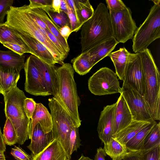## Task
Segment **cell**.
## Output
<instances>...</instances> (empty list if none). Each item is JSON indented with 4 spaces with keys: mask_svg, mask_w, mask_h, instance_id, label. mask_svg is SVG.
I'll use <instances>...</instances> for the list:
<instances>
[{
    "mask_svg": "<svg viewBox=\"0 0 160 160\" xmlns=\"http://www.w3.org/2000/svg\"><path fill=\"white\" fill-rule=\"evenodd\" d=\"M4 23L15 30L36 38L46 47L58 64L62 65L64 63V58L49 39L45 30L33 21L23 6L10 7Z\"/></svg>",
    "mask_w": 160,
    "mask_h": 160,
    "instance_id": "6da1fadb",
    "label": "cell"
},
{
    "mask_svg": "<svg viewBox=\"0 0 160 160\" xmlns=\"http://www.w3.org/2000/svg\"><path fill=\"white\" fill-rule=\"evenodd\" d=\"M81 29V52L113 37L109 12L104 4L101 2L98 4L92 17Z\"/></svg>",
    "mask_w": 160,
    "mask_h": 160,
    "instance_id": "7a4b0ae2",
    "label": "cell"
},
{
    "mask_svg": "<svg viewBox=\"0 0 160 160\" xmlns=\"http://www.w3.org/2000/svg\"><path fill=\"white\" fill-rule=\"evenodd\" d=\"M144 76L143 97L155 120L160 119V74L150 50L139 52Z\"/></svg>",
    "mask_w": 160,
    "mask_h": 160,
    "instance_id": "3957f363",
    "label": "cell"
},
{
    "mask_svg": "<svg viewBox=\"0 0 160 160\" xmlns=\"http://www.w3.org/2000/svg\"><path fill=\"white\" fill-rule=\"evenodd\" d=\"M4 112L6 118L11 122L17 137V143L23 144L31 139V119L27 116L24 108V100L27 98L24 92L17 86L3 95Z\"/></svg>",
    "mask_w": 160,
    "mask_h": 160,
    "instance_id": "277c9868",
    "label": "cell"
},
{
    "mask_svg": "<svg viewBox=\"0 0 160 160\" xmlns=\"http://www.w3.org/2000/svg\"><path fill=\"white\" fill-rule=\"evenodd\" d=\"M59 82V98L57 100L65 109L77 126L81 125L78 108L81 103L74 79V70L71 64L64 63L57 68Z\"/></svg>",
    "mask_w": 160,
    "mask_h": 160,
    "instance_id": "5b68a950",
    "label": "cell"
},
{
    "mask_svg": "<svg viewBox=\"0 0 160 160\" xmlns=\"http://www.w3.org/2000/svg\"><path fill=\"white\" fill-rule=\"evenodd\" d=\"M48 100L52 124V131L54 138L60 143L70 160V134L73 127H78L67 111L55 98Z\"/></svg>",
    "mask_w": 160,
    "mask_h": 160,
    "instance_id": "8992f818",
    "label": "cell"
},
{
    "mask_svg": "<svg viewBox=\"0 0 160 160\" xmlns=\"http://www.w3.org/2000/svg\"><path fill=\"white\" fill-rule=\"evenodd\" d=\"M154 3L147 18L138 28L132 38V49L135 53L147 48L153 41L160 38V1Z\"/></svg>",
    "mask_w": 160,
    "mask_h": 160,
    "instance_id": "52a82bcc",
    "label": "cell"
},
{
    "mask_svg": "<svg viewBox=\"0 0 160 160\" xmlns=\"http://www.w3.org/2000/svg\"><path fill=\"white\" fill-rule=\"evenodd\" d=\"M118 76L110 68H100L88 80V88L94 95L102 96L120 93L121 88Z\"/></svg>",
    "mask_w": 160,
    "mask_h": 160,
    "instance_id": "ba28073f",
    "label": "cell"
},
{
    "mask_svg": "<svg viewBox=\"0 0 160 160\" xmlns=\"http://www.w3.org/2000/svg\"><path fill=\"white\" fill-rule=\"evenodd\" d=\"M112 30L113 37L119 42L125 43L132 39L138 28L133 19L130 9L116 12H109Z\"/></svg>",
    "mask_w": 160,
    "mask_h": 160,
    "instance_id": "9c48e42d",
    "label": "cell"
},
{
    "mask_svg": "<svg viewBox=\"0 0 160 160\" xmlns=\"http://www.w3.org/2000/svg\"><path fill=\"white\" fill-rule=\"evenodd\" d=\"M122 87L131 88L143 96L144 76L139 52L130 53Z\"/></svg>",
    "mask_w": 160,
    "mask_h": 160,
    "instance_id": "30bf717a",
    "label": "cell"
},
{
    "mask_svg": "<svg viewBox=\"0 0 160 160\" xmlns=\"http://www.w3.org/2000/svg\"><path fill=\"white\" fill-rule=\"evenodd\" d=\"M120 93L127 103L133 120L149 122L155 121L143 96L132 89L123 87Z\"/></svg>",
    "mask_w": 160,
    "mask_h": 160,
    "instance_id": "8fae6325",
    "label": "cell"
},
{
    "mask_svg": "<svg viewBox=\"0 0 160 160\" xmlns=\"http://www.w3.org/2000/svg\"><path fill=\"white\" fill-rule=\"evenodd\" d=\"M24 69L25 75V91L35 96H46L50 95L32 55L27 59Z\"/></svg>",
    "mask_w": 160,
    "mask_h": 160,
    "instance_id": "7c38bea8",
    "label": "cell"
},
{
    "mask_svg": "<svg viewBox=\"0 0 160 160\" xmlns=\"http://www.w3.org/2000/svg\"><path fill=\"white\" fill-rule=\"evenodd\" d=\"M32 57L40 71L46 89L50 95L57 100L59 98V82L57 72V67L55 64H48L36 56Z\"/></svg>",
    "mask_w": 160,
    "mask_h": 160,
    "instance_id": "4fadbf2b",
    "label": "cell"
},
{
    "mask_svg": "<svg viewBox=\"0 0 160 160\" xmlns=\"http://www.w3.org/2000/svg\"><path fill=\"white\" fill-rule=\"evenodd\" d=\"M116 103L105 107L101 112L97 128L99 138L104 144L113 137Z\"/></svg>",
    "mask_w": 160,
    "mask_h": 160,
    "instance_id": "5bb4252c",
    "label": "cell"
},
{
    "mask_svg": "<svg viewBox=\"0 0 160 160\" xmlns=\"http://www.w3.org/2000/svg\"><path fill=\"white\" fill-rule=\"evenodd\" d=\"M15 31L28 47L32 55L48 64H55L58 63L53 55L40 42L28 34Z\"/></svg>",
    "mask_w": 160,
    "mask_h": 160,
    "instance_id": "9a60e30c",
    "label": "cell"
},
{
    "mask_svg": "<svg viewBox=\"0 0 160 160\" xmlns=\"http://www.w3.org/2000/svg\"><path fill=\"white\" fill-rule=\"evenodd\" d=\"M30 139V143L27 148L31 152L33 157L42 151L55 138L52 131L45 133L38 124L34 129Z\"/></svg>",
    "mask_w": 160,
    "mask_h": 160,
    "instance_id": "2e32d148",
    "label": "cell"
},
{
    "mask_svg": "<svg viewBox=\"0 0 160 160\" xmlns=\"http://www.w3.org/2000/svg\"><path fill=\"white\" fill-rule=\"evenodd\" d=\"M116 103L113 136L128 126L133 120L130 111L121 94Z\"/></svg>",
    "mask_w": 160,
    "mask_h": 160,
    "instance_id": "e0dca14e",
    "label": "cell"
},
{
    "mask_svg": "<svg viewBox=\"0 0 160 160\" xmlns=\"http://www.w3.org/2000/svg\"><path fill=\"white\" fill-rule=\"evenodd\" d=\"M39 124L45 133L52 131V124L50 113L47 108L41 103H37L36 107L31 118V136L35 126Z\"/></svg>",
    "mask_w": 160,
    "mask_h": 160,
    "instance_id": "ac0fdd59",
    "label": "cell"
},
{
    "mask_svg": "<svg viewBox=\"0 0 160 160\" xmlns=\"http://www.w3.org/2000/svg\"><path fill=\"white\" fill-rule=\"evenodd\" d=\"M31 160H70L59 142L55 139Z\"/></svg>",
    "mask_w": 160,
    "mask_h": 160,
    "instance_id": "d6986e66",
    "label": "cell"
},
{
    "mask_svg": "<svg viewBox=\"0 0 160 160\" xmlns=\"http://www.w3.org/2000/svg\"><path fill=\"white\" fill-rule=\"evenodd\" d=\"M119 43L112 37L98 44L87 52L95 65L105 57L108 56Z\"/></svg>",
    "mask_w": 160,
    "mask_h": 160,
    "instance_id": "ffe728a7",
    "label": "cell"
},
{
    "mask_svg": "<svg viewBox=\"0 0 160 160\" xmlns=\"http://www.w3.org/2000/svg\"><path fill=\"white\" fill-rule=\"evenodd\" d=\"M29 10L38 16L46 24L49 31L56 38L60 43L63 48L68 54L70 48L68 42L61 35L59 28L51 19L44 10L42 8H30L28 5Z\"/></svg>",
    "mask_w": 160,
    "mask_h": 160,
    "instance_id": "44dd1931",
    "label": "cell"
},
{
    "mask_svg": "<svg viewBox=\"0 0 160 160\" xmlns=\"http://www.w3.org/2000/svg\"><path fill=\"white\" fill-rule=\"evenodd\" d=\"M25 56L20 55L12 51L0 50V69L11 68L20 72L24 68Z\"/></svg>",
    "mask_w": 160,
    "mask_h": 160,
    "instance_id": "7402d4cb",
    "label": "cell"
},
{
    "mask_svg": "<svg viewBox=\"0 0 160 160\" xmlns=\"http://www.w3.org/2000/svg\"><path fill=\"white\" fill-rule=\"evenodd\" d=\"M130 53L125 48L123 47L111 52L108 56L114 64L118 77L123 81L125 78Z\"/></svg>",
    "mask_w": 160,
    "mask_h": 160,
    "instance_id": "603a6c76",
    "label": "cell"
},
{
    "mask_svg": "<svg viewBox=\"0 0 160 160\" xmlns=\"http://www.w3.org/2000/svg\"><path fill=\"white\" fill-rule=\"evenodd\" d=\"M20 77V72L14 68L0 69V93L4 95L17 86Z\"/></svg>",
    "mask_w": 160,
    "mask_h": 160,
    "instance_id": "cb8c5ba5",
    "label": "cell"
},
{
    "mask_svg": "<svg viewBox=\"0 0 160 160\" xmlns=\"http://www.w3.org/2000/svg\"><path fill=\"white\" fill-rule=\"evenodd\" d=\"M151 122L133 120L128 126L114 135L113 137L120 143L125 146L127 142L139 131Z\"/></svg>",
    "mask_w": 160,
    "mask_h": 160,
    "instance_id": "d4e9b609",
    "label": "cell"
},
{
    "mask_svg": "<svg viewBox=\"0 0 160 160\" xmlns=\"http://www.w3.org/2000/svg\"><path fill=\"white\" fill-rule=\"evenodd\" d=\"M77 20L76 32L93 15L94 10L88 0H74Z\"/></svg>",
    "mask_w": 160,
    "mask_h": 160,
    "instance_id": "484cf974",
    "label": "cell"
},
{
    "mask_svg": "<svg viewBox=\"0 0 160 160\" xmlns=\"http://www.w3.org/2000/svg\"><path fill=\"white\" fill-rule=\"evenodd\" d=\"M107 155L112 160H118L125 158L129 155L136 152L129 151L125 145L118 141L113 137L106 144L103 148Z\"/></svg>",
    "mask_w": 160,
    "mask_h": 160,
    "instance_id": "4316f807",
    "label": "cell"
},
{
    "mask_svg": "<svg viewBox=\"0 0 160 160\" xmlns=\"http://www.w3.org/2000/svg\"><path fill=\"white\" fill-rule=\"evenodd\" d=\"M156 122V121H152L139 131L125 145L127 149L134 152L142 151L144 139Z\"/></svg>",
    "mask_w": 160,
    "mask_h": 160,
    "instance_id": "83f0119b",
    "label": "cell"
},
{
    "mask_svg": "<svg viewBox=\"0 0 160 160\" xmlns=\"http://www.w3.org/2000/svg\"><path fill=\"white\" fill-rule=\"evenodd\" d=\"M74 71L80 75L89 72L94 65L93 61L87 52H81L71 60Z\"/></svg>",
    "mask_w": 160,
    "mask_h": 160,
    "instance_id": "f1b7e54d",
    "label": "cell"
},
{
    "mask_svg": "<svg viewBox=\"0 0 160 160\" xmlns=\"http://www.w3.org/2000/svg\"><path fill=\"white\" fill-rule=\"evenodd\" d=\"M0 42L2 44L11 43L21 45H26L16 31L4 23L0 24Z\"/></svg>",
    "mask_w": 160,
    "mask_h": 160,
    "instance_id": "f546056e",
    "label": "cell"
},
{
    "mask_svg": "<svg viewBox=\"0 0 160 160\" xmlns=\"http://www.w3.org/2000/svg\"><path fill=\"white\" fill-rule=\"evenodd\" d=\"M160 145V123L156 122L146 136L143 142V150L145 152Z\"/></svg>",
    "mask_w": 160,
    "mask_h": 160,
    "instance_id": "4dcf8cb0",
    "label": "cell"
},
{
    "mask_svg": "<svg viewBox=\"0 0 160 160\" xmlns=\"http://www.w3.org/2000/svg\"><path fill=\"white\" fill-rule=\"evenodd\" d=\"M51 19L59 28L65 25L70 26L69 19L67 14L60 11V13L55 12L52 8L43 9Z\"/></svg>",
    "mask_w": 160,
    "mask_h": 160,
    "instance_id": "1f68e13d",
    "label": "cell"
},
{
    "mask_svg": "<svg viewBox=\"0 0 160 160\" xmlns=\"http://www.w3.org/2000/svg\"><path fill=\"white\" fill-rule=\"evenodd\" d=\"M5 144L9 146L17 142V135L14 127L10 120L6 118L3 134Z\"/></svg>",
    "mask_w": 160,
    "mask_h": 160,
    "instance_id": "d6a6232c",
    "label": "cell"
},
{
    "mask_svg": "<svg viewBox=\"0 0 160 160\" xmlns=\"http://www.w3.org/2000/svg\"><path fill=\"white\" fill-rule=\"evenodd\" d=\"M79 133V128L76 126L73 127L71 132L69 138V152L71 155L75 151H77L81 144Z\"/></svg>",
    "mask_w": 160,
    "mask_h": 160,
    "instance_id": "836d02e7",
    "label": "cell"
},
{
    "mask_svg": "<svg viewBox=\"0 0 160 160\" xmlns=\"http://www.w3.org/2000/svg\"><path fill=\"white\" fill-rule=\"evenodd\" d=\"M2 44L11 51L21 55H22L26 53L31 54V52L27 45H21L11 43H6Z\"/></svg>",
    "mask_w": 160,
    "mask_h": 160,
    "instance_id": "e575fe53",
    "label": "cell"
},
{
    "mask_svg": "<svg viewBox=\"0 0 160 160\" xmlns=\"http://www.w3.org/2000/svg\"><path fill=\"white\" fill-rule=\"evenodd\" d=\"M106 2L109 12H116L122 11L127 7L121 0H107Z\"/></svg>",
    "mask_w": 160,
    "mask_h": 160,
    "instance_id": "d590c367",
    "label": "cell"
},
{
    "mask_svg": "<svg viewBox=\"0 0 160 160\" xmlns=\"http://www.w3.org/2000/svg\"><path fill=\"white\" fill-rule=\"evenodd\" d=\"M11 154L16 160H31L32 156L19 147L15 146L11 149Z\"/></svg>",
    "mask_w": 160,
    "mask_h": 160,
    "instance_id": "8d00e7d4",
    "label": "cell"
},
{
    "mask_svg": "<svg viewBox=\"0 0 160 160\" xmlns=\"http://www.w3.org/2000/svg\"><path fill=\"white\" fill-rule=\"evenodd\" d=\"M36 103L32 98H26L24 101V108L25 112L29 119L32 117L36 107Z\"/></svg>",
    "mask_w": 160,
    "mask_h": 160,
    "instance_id": "74e56055",
    "label": "cell"
},
{
    "mask_svg": "<svg viewBox=\"0 0 160 160\" xmlns=\"http://www.w3.org/2000/svg\"><path fill=\"white\" fill-rule=\"evenodd\" d=\"M142 154L144 160H160V145Z\"/></svg>",
    "mask_w": 160,
    "mask_h": 160,
    "instance_id": "f35d334b",
    "label": "cell"
},
{
    "mask_svg": "<svg viewBox=\"0 0 160 160\" xmlns=\"http://www.w3.org/2000/svg\"><path fill=\"white\" fill-rule=\"evenodd\" d=\"M13 2V0H0V24L4 23L5 17Z\"/></svg>",
    "mask_w": 160,
    "mask_h": 160,
    "instance_id": "ab89813d",
    "label": "cell"
},
{
    "mask_svg": "<svg viewBox=\"0 0 160 160\" xmlns=\"http://www.w3.org/2000/svg\"><path fill=\"white\" fill-rule=\"evenodd\" d=\"M28 6L30 8H52V0H30Z\"/></svg>",
    "mask_w": 160,
    "mask_h": 160,
    "instance_id": "60d3db41",
    "label": "cell"
},
{
    "mask_svg": "<svg viewBox=\"0 0 160 160\" xmlns=\"http://www.w3.org/2000/svg\"><path fill=\"white\" fill-rule=\"evenodd\" d=\"M67 14L69 19L72 33L76 32L77 27V18L76 15L68 4Z\"/></svg>",
    "mask_w": 160,
    "mask_h": 160,
    "instance_id": "b9f144b4",
    "label": "cell"
},
{
    "mask_svg": "<svg viewBox=\"0 0 160 160\" xmlns=\"http://www.w3.org/2000/svg\"><path fill=\"white\" fill-rule=\"evenodd\" d=\"M59 32L61 35L67 41L68 37L72 33L70 26L65 25L59 28Z\"/></svg>",
    "mask_w": 160,
    "mask_h": 160,
    "instance_id": "7bdbcfd3",
    "label": "cell"
},
{
    "mask_svg": "<svg viewBox=\"0 0 160 160\" xmlns=\"http://www.w3.org/2000/svg\"><path fill=\"white\" fill-rule=\"evenodd\" d=\"M107 155L104 149L100 147L97 149L94 160H105V158Z\"/></svg>",
    "mask_w": 160,
    "mask_h": 160,
    "instance_id": "ee69618b",
    "label": "cell"
},
{
    "mask_svg": "<svg viewBox=\"0 0 160 160\" xmlns=\"http://www.w3.org/2000/svg\"><path fill=\"white\" fill-rule=\"evenodd\" d=\"M125 158L126 160H144L142 151L132 153Z\"/></svg>",
    "mask_w": 160,
    "mask_h": 160,
    "instance_id": "f6af8a7d",
    "label": "cell"
},
{
    "mask_svg": "<svg viewBox=\"0 0 160 160\" xmlns=\"http://www.w3.org/2000/svg\"><path fill=\"white\" fill-rule=\"evenodd\" d=\"M61 0H52V8L55 12L60 13Z\"/></svg>",
    "mask_w": 160,
    "mask_h": 160,
    "instance_id": "bcb514c9",
    "label": "cell"
},
{
    "mask_svg": "<svg viewBox=\"0 0 160 160\" xmlns=\"http://www.w3.org/2000/svg\"><path fill=\"white\" fill-rule=\"evenodd\" d=\"M6 150V145L5 143L3 134H2L0 127V151L5 152Z\"/></svg>",
    "mask_w": 160,
    "mask_h": 160,
    "instance_id": "7dc6e473",
    "label": "cell"
},
{
    "mask_svg": "<svg viewBox=\"0 0 160 160\" xmlns=\"http://www.w3.org/2000/svg\"><path fill=\"white\" fill-rule=\"evenodd\" d=\"M60 11L67 13V4L66 0H61Z\"/></svg>",
    "mask_w": 160,
    "mask_h": 160,
    "instance_id": "c3c4849f",
    "label": "cell"
},
{
    "mask_svg": "<svg viewBox=\"0 0 160 160\" xmlns=\"http://www.w3.org/2000/svg\"><path fill=\"white\" fill-rule=\"evenodd\" d=\"M66 1L68 5L72 10L76 16V10L74 0H66Z\"/></svg>",
    "mask_w": 160,
    "mask_h": 160,
    "instance_id": "681fc988",
    "label": "cell"
},
{
    "mask_svg": "<svg viewBox=\"0 0 160 160\" xmlns=\"http://www.w3.org/2000/svg\"><path fill=\"white\" fill-rule=\"evenodd\" d=\"M78 160H93L90 159L88 157L84 156L82 154L80 158Z\"/></svg>",
    "mask_w": 160,
    "mask_h": 160,
    "instance_id": "f907efd6",
    "label": "cell"
},
{
    "mask_svg": "<svg viewBox=\"0 0 160 160\" xmlns=\"http://www.w3.org/2000/svg\"><path fill=\"white\" fill-rule=\"evenodd\" d=\"M4 152L3 151H0V160H6Z\"/></svg>",
    "mask_w": 160,
    "mask_h": 160,
    "instance_id": "816d5d0a",
    "label": "cell"
},
{
    "mask_svg": "<svg viewBox=\"0 0 160 160\" xmlns=\"http://www.w3.org/2000/svg\"><path fill=\"white\" fill-rule=\"evenodd\" d=\"M118 160H126L125 158L120 159Z\"/></svg>",
    "mask_w": 160,
    "mask_h": 160,
    "instance_id": "f5cc1de1",
    "label": "cell"
}]
</instances>
